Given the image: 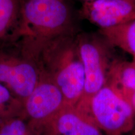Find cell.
<instances>
[{"label": "cell", "mask_w": 135, "mask_h": 135, "mask_svg": "<svg viewBox=\"0 0 135 135\" xmlns=\"http://www.w3.org/2000/svg\"><path fill=\"white\" fill-rule=\"evenodd\" d=\"M23 111L32 124L51 117L65 104L61 92L50 76L41 72L40 81L23 102Z\"/></svg>", "instance_id": "52a82bcc"}, {"label": "cell", "mask_w": 135, "mask_h": 135, "mask_svg": "<svg viewBox=\"0 0 135 135\" xmlns=\"http://www.w3.org/2000/svg\"><path fill=\"white\" fill-rule=\"evenodd\" d=\"M128 135H135V129L134 130L133 129V130L131 131L130 133H128Z\"/></svg>", "instance_id": "2e32d148"}, {"label": "cell", "mask_w": 135, "mask_h": 135, "mask_svg": "<svg viewBox=\"0 0 135 135\" xmlns=\"http://www.w3.org/2000/svg\"><path fill=\"white\" fill-rule=\"evenodd\" d=\"M76 34L62 35L45 42L33 53L40 70L50 76L63 94L65 104L80 100L84 72L76 42Z\"/></svg>", "instance_id": "6da1fadb"}, {"label": "cell", "mask_w": 135, "mask_h": 135, "mask_svg": "<svg viewBox=\"0 0 135 135\" xmlns=\"http://www.w3.org/2000/svg\"><path fill=\"white\" fill-rule=\"evenodd\" d=\"M128 1H131V2H133V3H135V0H128Z\"/></svg>", "instance_id": "ac0fdd59"}, {"label": "cell", "mask_w": 135, "mask_h": 135, "mask_svg": "<svg viewBox=\"0 0 135 135\" xmlns=\"http://www.w3.org/2000/svg\"><path fill=\"white\" fill-rule=\"evenodd\" d=\"M23 101L0 83V120L24 113Z\"/></svg>", "instance_id": "4fadbf2b"}, {"label": "cell", "mask_w": 135, "mask_h": 135, "mask_svg": "<svg viewBox=\"0 0 135 135\" xmlns=\"http://www.w3.org/2000/svg\"><path fill=\"white\" fill-rule=\"evenodd\" d=\"M32 124L38 135H103L91 116L68 104L46 120Z\"/></svg>", "instance_id": "8992f818"}, {"label": "cell", "mask_w": 135, "mask_h": 135, "mask_svg": "<svg viewBox=\"0 0 135 135\" xmlns=\"http://www.w3.org/2000/svg\"><path fill=\"white\" fill-rule=\"evenodd\" d=\"M80 15L99 29H107L135 20V3L128 0H94L83 3Z\"/></svg>", "instance_id": "ba28073f"}, {"label": "cell", "mask_w": 135, "mask_h": 135, "mask_svg": "<svg viewBox=\"0 0 135 135\" xmlns=\"http://www.w3.org/2000/svg\"><path fill=\"white\" fill-rule=\"evenodd\" d=\"M41 75L36 59L18 41L0 48V83L23 102Z\"/></svg>", "instance_id": "277c9868"}, {"label": "cell", "mask_w": 135, "mask_h": 135, "mask_svg": "<svg viewBox=\"0 0 135 135\" xmlns=\"http://www.w3.org/2000/svg\"><path fill=\"white\" fill-rule=\"evenodd\" d=\"M83 3H86V2H89V1H94V0H81Z\"/></svg>", "instance_id": "e0dca14e"}, {"label": "cell", "mask_w": 135, "mask_h": 135, "mask_svg": "<svg viewBox=\"0 0 135 135\" xmlns=\"http://www.w3.org/2000/svg\"><path fill=\"white\" fill-rule=\"evenodd\" d=\"M106 83L112 86L123 97L135 90V67L131 61L114 58L108 73Z\"/></svg>", "instance_id": "30bf717a"}, {"label": "cell", "mask_w": 135, "mask_h": 135, "mask_svg": "<svg viewBox=\"0 0 135 135\" xmlns=\"http://www.w3.org/2000/svg\"><path fill=\"white\" fill-rule=\"evenodd\" d=\"M76 42L84 68V85L83 93L76 108L89 115L91 100L107 81L114 58V47L98 33H78Z\"/></svg>", "instance_id": "3957f363"}, {"label": "cell", "mask_w": 135, "mask_h": 135, "mask_svg": "<svg viewBox=\"0 0 135 135\" xmlns=\"http://www.w3.org/2000/svg\"><path fill=\"white\" fill-rule=\"evenodd\" d=\"M123 98L125 99L126 101H128V103L132 107L133 110L135 111V90L128 93Z\"/></svg>", "instance_id": "5bb4252c"}, {"label": "cell", "mask_w": 135, "mask_h": 135, "mask_svg": "<svg viewBox=\"0 0 135 135\" xmlns=\"http://www.w3.org/2000/svg\"><path fill=\"white\" fill-rule=\"evenodd\" d=\"M22 0H0V48L18 40Z\"/></svg>", "instance_id": "9c48e42d"}, {"label": "cell", "mask_w": 135, "mask_h": 135, "mask_svg": "<svg viewBox=\"0 0 135 135\" xmlns=\"http://www.w3.org/2000/svg\"><path fill=\"white\" fill-rule=\"evenodd\" d=\"M134 111L112 86L106 83L89 104V115L106 135H123L133 130Z\"/></svg>", "instance_id": "5b68a950"}, {"label": "cell", "mask_w": 135, "mask_h": 135, "mask_svg": "<svg viewBox=\"0 0 135 135\" xmlns=\"http://www.w3.org/2000/svg\"><path fill=\"white\" fill-rule=\"evenodd\" d=\"M133 58H132V61H131V63H133V65H134V66L135 67V56H132Z\"/></svg>", "instance_id": "9a60e30c"}, {"label": "cell", "mask_w": 135, "mask_h": 135, "mask_svg": "<svg viewBox=\"0 0 135 135\" xmlns=\"http://www.w3.org/2000/svg\"><path fill=\"white\" fill-rule=\"evenodd\" d=\"M0 135H38L24 113L0 120Z\"/></svg>", "instance_id": "7c38bea8"}, {"label": "cell", "mask_w": 135, "mask_h": 135, "mask_svg": "<svg viewBox=\"0 0 135 135\" xmlns=\"http://www.w3.org/2000/svg\"><path fill=\"white\" fill-rule=\"evenodd\" d=\"M70 8L64 0H22L19 41L33 53L45 42L76 34Z\"/></svg>", "instance_id": "7a4b0ae2"}, {"label": "cell", "mask_w": 135, "mask_h": 135, "mask_svg": "<svg viewBox=\"0 0 135 135\" xmlns=\"http://www.w3.org/2000/svg\"><path fill=\"white\" fill-rule=\"evenodd\" d=\"M98 33L114 48L117 47L132 56H135V20L113 28L99 29Z\"/></svg>", "instance_id": "8fae6325"}, {"label": "cell", "mask_w": 135, "mask_h": 135, "mask_svg": "<svg viewBox=\"0 0 135 135\" xmlns=\"http://www.w3.org/2000/svg\"><path fill=\"white\" fill-rule=\"evenodd\" d=\"M64 1H65V0H64Z\"/></svg>", "instance_id": "d6986e66"}]
</instances>
